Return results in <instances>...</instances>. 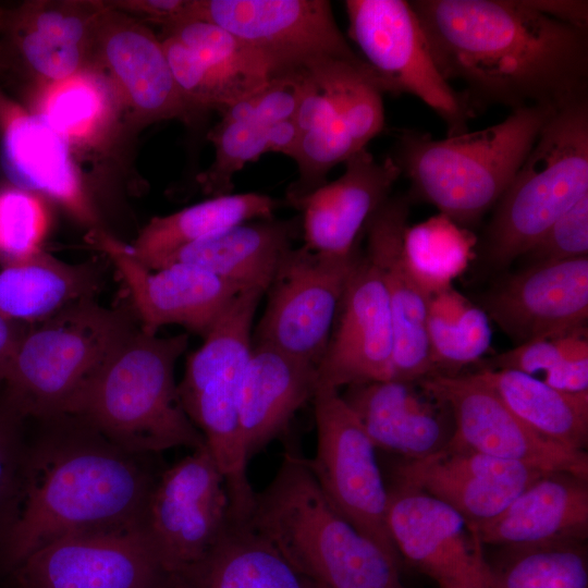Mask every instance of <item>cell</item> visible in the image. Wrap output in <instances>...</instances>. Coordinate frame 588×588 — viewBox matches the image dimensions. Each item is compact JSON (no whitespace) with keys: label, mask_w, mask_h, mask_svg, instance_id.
Instances as JSON below:
<instances>
[{"label":"cell","mask_w":588,"mask_h":588,"mask_svg":"<svg viewBox=\"0 0 588 588\" xmlns=\"http://www.w3.org/2000/svg\"><path fill=\"white\" fill-rule=\"evenodd\" d=\"M442 76L465 85L476 110L588 99V27L549 16L527 0L409 1Z\"/></svg>","instance_id":"obj_1"},{"label":"cell","mask_w":588,"mask_h":588,"mask_svg":"<svg viewBox=\"0 0 588 588\" xmlns=\"http://www.w3.org/2000/svg\"><path fill=\"white\" fill-rule=\"evenodd\" d=\"M39 421V436L22 450L3 535L13 568L56 540L143 524L160 474L152 454L125 450L76 416Z\"/></svg>","instance_id":"obj_2"},{"label":"cell","mask_w":588,"mask_h":588,"mask_svg":"<svg viewBox=\"0 0 588 588\" xmlns=\"http://www.w3.org/2000/svg\"><path fill=\"white\" fill-rule=\"evenodd\" d=\"M243 522L323 588H405L400 560L334 510L308 460L295 451L285 452L271 482L255 493Z\"/></svg>","instance_id":"obj_3"},{"label":"cell","mask_w":588,"mask_h":588,"mask_svg":"<svg viewBox=\"0 0 588 588\" xmlns=\"http://www.w3.org/2000/svg\"><path fill=\"white\" fill-rule=\"evenodd\" d=\"M188 335L158 336L135 326L117 345L71 414L117 445L142 454L205 445L175 382Z\"/></svg>","instance_id":"obj_4"},{"label":"cell","mask_w":588,"mask_h":588,"mask_svg":"<svg viewBox=\"0 0 588 588\" xmlns=\"http://www.w3.org/2000/svg\"><path fill=\"white\" fill-rule=\"evenodd\" d=\"M556 111L515 109L498 124L444 139L404 130L391 157L409 179L413 196L467 229L495 206Z\"/></svg>","instance_id":"obj_5"},{"label":"cell","mask_w":588,"mask_h":588,"mask_svg":"<svg viewBox=\"0 0 588 588\" xmlns=\"http://www.w3.org/2000/svg\"><path fill=\"white\" fill-rule=\"evenodd\" d=\"M125 309L86 297L27 324L3 379V395L24 419L71 415L121 340L135 327Z\"/></svg>","instance_id":"obj_6"},{"label":"cell","mask_w":588,"mask_h":588,"mask_svg":"<svg viewBox=\"0 0 588 588\" xmlns=\"http://www.w3.org/2000/svg\"><path fill=\"white\" fill-rule=\"evenodd\" d=\"M265 293H238L187 358L177 383L181 403L199 430L222 471L230 497L231 516L246 519L255 499L238 419V399L253 348L252 324Z\"/></svg>","instance_id":"obj_7"},{"label":"cell","mask_w":588,"mask_h":588,"mask_svg":"<svg viewBox=\"0 0 588 588\" xmlns=\"http://www.w3.org/2000/svg\"><path fill=\"white\" fill-rule=\"evenodd\" d=\"M588 195V99L547 122L494 206L486 252L495 266L526 255L548 229Z\"/></svg>","instance_id":"obj_8"},{"label":"cell","mask_w":588,"mask_h":588,"mask_svg":"<svg viewBox=\"0 0 588 588\" xmlns=\"http://www.w3.org/2000/svg\"><path fill=\"white\" fill-rule=\"evenodd\" d=\"M344 5L348 35L382 94L419 98L444 121L449 136L468 132L476 113L439 71L409 1L346 0Z\"/></svg>","instance_id":"obj_9"},{"label":"cell","mask_w":588,"mask_h":588,"mask_svg":"<svg viewBox=\"0 0 588 588\" xmlns=\"http://www.w3.org/2000/svg\"><path fill=\"white\" fill-rule=\"evenodd\" d=\"M311 401L317 446L308 465L319 487L344 519L400 560L387 526L388 488L376 446L339 390L318 384Z\"/></svg>","instance_id":"obj_10"},{"label":"cell","mask_w":588,"mask_h":588,"mask_svg":"<svg viewBox=\"0 0 588 588\" xmlns=\"http://www.w3.org/2000/svg\"><path fill=\"white\" fill-rule=\"evenodd\" d=\"M230 520L226 482L205 444L160 471L144 528L163 572L173 576L201 560Z\"/></svg>","instance_id":"obj_11"},{"label":"cell","mask_w":588,"mask_h":588,"mask_svg":"<svg viewBox=\"0 0 588 588\" xmlns=\"http://www.w3.org/2000/svg\"><path fill=\"white\" fill-rule=\"evenodd\" d=\"M189 15L233 34L281 71L311 73L333 60L365 64L327 0H191Z\"/></svg>","instance_id":"obj_12"},{"label":"cell","mask_w":588,"mask_h":588,"mask_svg":"<svg viewBox=\"0 0 588 588\" xmlns=\"http://www.w3.org/2000/svg\"><path fill=\"white\" fill-rule=\"evenodd\" d=\"M357 249L345 257L293 247L269 289L253 344H266L319 365L330 340Z\"/></svg>","instance_id":"obj_13"},{"label":"cell","mask_w":588,"mask_h":588,"mask_svg":"<svg viewBox=\"0 0 588 588\" xmlns=\"http://www.w3.org/2000/svg\"><path fill=\"white\" fill-rule=\"evenodd\" d=\"M449 405L454 431L446 443L518 462L543 473L588 478V454L562 446L524 424L478 372L420 379Z\"/></svg>","instance_id":"obj_14"},{"label":"cell","mask_w":588,"mask_h":588,"mask_svg":"<svg viewBox=\"0 0 588 588\" xmlns=\"http://www.w3.org/2000/svg\"><path fill=\"white\" fill-rule=\"evenodd\" d=\"M161 42L175 84L197 114L223 111L281 72L264 53L204 20L189 19L164 28Z\"/></svg>","instance_id":"obj_15"},{"label":"cell","mask_w":588,"mask_h":588,"mask_svg":"<svg viewBox=\"0 0 588 588\" xmlns=\"http://www.w3.org/2000/svg\"><path fill=\"white\" fill-rule=\"evenodd\" d=\"M13 569L20 588H155L167 576L144 523L56 540Z\"/></svg>","instance_id":"obj_16"},{"label":"cell","mask_w":588,"mask_h":588,"mask_svg":"<svg viewBox=\"0 0 588 588\" xmlns=\"http://www.w3.org/2000/svg\"><path fill=\"white\" fill-rule=\"evenodd\" d=\"M387 526L399 555L440 588H486L482 543L444 502L396 482L388 488Z\"/></svg>","instance_id":"obj_17"},{"label":"cell","mask_w":588,"mask_h":588,"mask_svg":"<svg viewBox=\"0 0 588 588\" xmlns=\"http://www.w3.org/2000/svg\"><path fill=\"white\" fill-rule=\"evenodd\" d=\"M91 240L119 271L146 331L156 333L162 326L180 324L204 338L243 292L237 285L188 264L148 269L136 259L130 245L103 230L91 231Z\"/></svg>","instance_id":"obj_18"},{"label":"cell","mask_w":588,"mask_h":588,"mask_svg":"<svg viewBox=\"0 0 588 588\" xmlns=\"http://www.w3.org/2000/svg\"><path fill=\"white\" fill-rule=\"evenodd\" d=\"M394 336L388 295L377 268L358 250L327 350L318 384L339 390L391 380Z\"/></svg>","instance_id":"obj_19"},{"label":"cell","mask_w":588,"mask_h":588,"mask_svg":"<svg viewBox=\"0 0 588 588\" xmlns=\"http://www.w3.org/2000/svg\"><path fill=\"white\" fill-rule=\"evenodd\" d=\"M93 65H101L138 124L171 119L191 122L197 115L175 84L161 39L124 12L109 7L103 14L95 37Z\"/></svg>","instance_id":"obj_20"},{"label":"cell","mask_w":588,"mask_h":588,"mask_svg":"<svg viewBox=\"0 0 588 588\" xmlns=\"http://www.w3.org/2000/svg\"><path fill=\"white\" fill-rule=\"evenodd\" d=\"M409 200L408 196H390L364 230V254L381 277L391 311L394 336L392 379L403 381H416L433 373L427 331L431 295L411 271L404 252Z\"/></svg>","instance_id":"obj_21"},{"label":"cell","mask_w":588,"mask_h":588,"mask_svg":"<svg viewBox=\"0 0 588 588\" xmlns=\"http://www.w3.org/2000/svg\"><path fill=\"white\" fill-rule=\"evenodd\" d=\"M483 310L516 345L585 329L588 257L534 262L491 291Z\"/></svg>","instance_id":"obj_22"},{"label":"cell","mask_w":588,"mask_h":588,"mask_svg":"<svg viewBox=\"0 0 588 588\" xmlns=\"http://www.w3.org/2000/svg\"><path fill=\"white\" fill-rule=\"evenodd\" d=\"M543 474L518 462L446 444L403 464L396 482L444 502L474 525L495 517Z\"/></svg>","instance_id":"obj_23"},{"label":"cell","mask_w":588,"mask_h":588,"mask_svg":"<svg viewBox=\"0 0 588 588\" xmlns=\"http://www.w3.org/2000/svg\"><path fill=\"white\" fill-rule=\"evenodd\" d=\"M1 162L10 184L49 198L85 225L98 216L70 143L40 115L0 94Z\"/></svg>","instance_id":"obj_24"},{"label":"cell","mask_w":588,"mask_h":588,"mask_svg":"<svg viewBox=\"0 0 588 588\" xmlns=\"http://www.w3.org/2000/svg\"><path fill=\"white\" fill-rule=\"evenodd\" d=\"M343 174L304 198L302 234L309 249L333 257L350 256L371 216L390 197L401 170L391 156L378 161L364 149L345 162Z\"/></svg>","instance_id":"obj_25"},{"label":"cell","mask_w":588,"mask_h":588,"mask_svg":"<svg viewBox=\"0 0 588 588\" xmlns=\"http://www.w3.org/2000/svg\"><path fill=\"white\" fill-rule=\"evenodd\" d=\"M341 395L376 448L408 460L441 450L453 434L449 405L420 380L353 384Z\"/></svg>","instance_id":"obj_26"},{"label":"cell","mask_w":588,"mask_h":588,"mask_svg":"<svg viewBox=\"0 0 588 588\" xmlns=\"http://www.w3.org/2000/svg\"><path fill=\"white\" fill-rule=\"evenodd\" d=\"M338 107L333 115L302 135L292 159L298 179L286 191L294 208L327 183V174L366 149L384 128L382 91L366 68L350 65L338 81Z\"/></svg>","instance_id":"obj_27"},{"label":"cell","mask_w":588,"mask_h":588,"mask_svg":"<svg viewBox=\"0 0 588 588\" xmlns=\"http://www.w3.org/2000/svg\"><path fill=\"white\" fill-rule=\"evenodd\" d=\"M469 526L482 544L502 548L584 542L588 535L587 478L546 473L495 517Z\"/></svg>","instance_id":"obj_28"},{"label":"cell","mask_w":588,"mask_h":588,"mask_svg":"<svg viewBox=\"0 0 588 588\" xmlns=\"http://www.w3.org/2000/svg\"><path fill=\"white\" fill-rule=\"evenodd\" d=\"M317 367L266 344H253L244 371L238 419L247 460L283 433L313 399Z\"/></svg>","instance_id":"obj_29"},{"label":"cell","mask_w":588,"mask_h":588,"mask_svg":"<svg viewBox=\"0 0 588 588\" xmlns=\"http://www.w3.org/2000/svg\"><path fill=\"white\" fill-rule=\"evenodd\" d=\"M301 233V217L249 220L179 249L161 267L188 264L210 271L242 291L257 289L266 293Z\"/></svg>","instance_id":"obj_30"},{"label":"cell","mask_w":588,"mask_h":588,"mask_svg":"<svg viewBox=\"0 0 588 588\" xmlns=\"http://www.w3.org/2000/svg\"><path fill=\"white\" fill-rule=\"evenodd\" d=\"M173 577L186 588H317L269 541L232 518L206 555Z\"/></svg>","instance_id":"obj_31"},{"label":"cell","mask_w":588,"mask_h":588,"mask_svg":"<svg viewBox=\"0 0 588 588\" xmlns=\"http://www.w3.org/2000/svg\"><path fill=\"white\" fill-rule=\"evenodd\" d=\"M2 264L0 314L24 324L39 322L77 301L94 297L100 280L98 266L70 264L44 249Z\"/></svg>","instance_id":"obj_32"},{"label":"cell","mask_w":588,"mask_h":588,"mask_svg":"<svg viewBox=\"0 0 588 588\" xmlns=\"http://www.w3.org/2000/svg\"><path fill=\"white\" fill-rule=\"evenodd\" d=\"M279 201L258 193L208 198L176 212L152 218L130 248L148 269L160 268L179 249L255 219L273 217Z\"/></svg>","instance_id":"obj_33"},{"label":"cell","mask_w":588,"mask_h":588,"mask_svg":"<svg viewBox=\"0 0 588 588\" xmlns=\"http://www.w3.org/2000/svg\"><path fill=\"white\" fill-rule=\"evenodd\" d=\"M477 372L534 431L562 446L586 452L588 392H564L515 370L480 369Z\"/></svg>","instance_id":"obj_34"},{"label":"cell","mask_w":588,"mask_h":588,"mask_svg":"<svg viewBox=\"0 0 588 588\" xmlns=\"http://www.w3.org/2000/svg\"><path fill=\"white\" fill-rule=\"evenodd\" d=\"M122 105L108 76L90 65L61 81L36 86L32 112L40 115L70 145H91L114 121Z\"/></svg>","instance_id":"obj_35"},{"label":"cell","mask_w":588,"mask_h":588,"mask_svg":"<svg viewBox=\"0 0 588 588\" xmlns=\"http://www.w3.org/2000/svg\"><path fill=\"white\" fill-rule=\"evenodd\" d=\"M427 331L433 373L443 375L480 362L492 338L487 313L453 286L431 295Z\"/></svg>","instance_id":"obj_36"},{"label":"cell","mask_w":588,"mask_h":588,"mask_svg":"<svg viewBox=\"0 0 588 588\" xmlns=\"http://www.w3.org/2000/svg\"><path fill=\"white\" fill-rule=\"evenodd\" d=\"M488 564L486 588H588L584 542L561 541L503 547Z\"/></svg>","instance_id":"obj_37"},{"label":"cell","mask_w":588,"mask_h":588,"mask_svg":"<svg viewBox=\"0 0 588 588\" xmlns=\"http://www.w3.org/2000/svg\"><path fill=\"white\" fill-rule=\"evenodd\" d=\"M475 235L439 213L408 225L404 252L411 271L430 295L452 286V282L474 257Z\"/></svg>","instance_id":"obj_38"},{"label":"cell","mask_w":588,"mask_h":588,"mask_svg":"<svg viewBox=\"0 0 588 588\" xmlns=\"http://www.w3.org/2000/svg\"><path fill=\"white\" fill-rule=\"evenodd\" d=\"M269 126L255 121L221 118L208 134L215 147V159L198 179L204 193L212 197L231 194L234 175L248 162L270 152Z\"/></svg>","instance_id":"obj_39"},{"label":"cell","mask_w":588,"mask_h":588,"mask_svg":"<svg viewBox=\"0 0 588 588\" xmlns=\"http://www.w3.org/2000/svg\"><path fill=\"white\" fill-rule=\"evenodd\" d=\"M50 213L40 195L12 184L0 187V258L2 262L41 250Z\"/></svg>","instance_id":"obj_40"},{"label":"cell","mask_w":588,"mask_h":588,"mask_svg":"<svg viewBox=\"0 0 588 588\" xmlns=\"http://www.w3.org/2000/svg\"><path fill=\"white\" fill-rule=\"evenodd\" d=\"M588 352L587 329L568 334L519 344L493 357L482 359L481 369H509L531 377L542 373L544 380L568 359Z\"/></svg>","instance_id":"obj_41"},{"label":"cell","mask_w":588,"mask_h":588,"mask_svg":"<svg viewBox=\"0 0 588 588\" xmlns=\"http://www.w3.org/2000/svg\"><path fill=\"white\" fill-rule=\"evenodd\" d=\"M310 78L305 70L281 71L262 89L228 107L221 114L223 118L255 121L264 125L293 120Z\"/></svg>","instance_id":"obj_42"},{"label":"cell","mask_w":588,"mask_h":588,"mask_svg":"<svg viewBox=\"0 0 588 588\" xmlns=\"http://www.w3.org/2000/svg\"><path fill=\"white\" fill-rule=\"evenodd\" d=\"M526 255L534 262L588 257V195L565 211Z\"/></svg>","instance_id":"obj_43"},{"label":"cell","mask_w":588,"mask_h":588,"mask_svg":"<svg viewBox=\"0 0 588 588\" xmlns=\"http://www.w3.org/2000/svg\"><path fill=\"white\" fill-rule=\"evenodd\" d=\"M22 417L0 399V507L10 495L22 454L20 426Z\"/></svg>","instance_id":"obj_44"},{"label":"cell","mask_w":588,"mask_h":588,"mask_svg":"<svg viewBox=\"0 0 588 588\" xmlns=\"http://www.w3.org/2000/svg\"><path fill=\"white\" fill-rule=\"evenodd\" d=\"M107 3L113 10L160 24L163 28L191 19V0H119Z\"/></svg>","instance_id":"obj_45"},{"label":"cell","mask_w":588,"mask_h":588,"mask_svg":"<svg viewBox=\"0 0 588 588\" xmlns=\"http://www.w3.org/2000/svg\"><path fill=\"white\" fill-rule=\"evenodd\" d=\"M537 11L549 16L588 27V2L577 0H527Z\"/></svg>","instance_id":"obj_46"},{"label":"cell","mask_w":588,"mask_h":588,"mask_svg":"<svg viewBox=\"0 0 588 588\" xmlns=\"http://www.w3.org/2000/svg\"><path fill=\"white\" fill-rule=\"evenodd\" d=\"M26 326L0 314V383L3 382L11 358Z\"/></svg>","instance_id":"obj_47"},{"label":"cell","mask_w":588,"mask_h":588,"mask_svg":"<svg viewBox=\"0 0 588 588\" xmlns=\"http://www.w3.org/2000/svg\"><path fill=\"white\" fill-rule=\"evenodd\" d=\"M298 139L299 133L294 119L280 121L268 127L270 152H281L292 158Z\"/></svg>","instance_id":"obj_48"},{"label":"cell","mask_w":588,"mask_h":588,"mask_svg":"<svg viewBox=\"0 0 588 588\" xmlns=\"http://www.w3.org/2000/svg\"><path fill=\"white\" fill-rule=\"evenodd\" d=\"M155 588H186L175 577L167 575Z\"/></svg>","instance_id":"obj_49"},{"label":"cell","mask_w":588,"mask_h":588,"mask_svg":"<svg viewBox=\"0 0 588 588\" xmlns=\"http://www.w3.org/2000/svg\"><path fill=\"white\" fill-rule=\"evenodd\" d=\"M0 33H1V17H0Z\"/></svg>","instance_id":"obj_50"},{"label":"cell","mask_w":588,"mask_h":588,"mask_svg":"<svg viewBox=\"0 0 588 588\" xmlns=\"http://www.w3.org/2000/svg\"><path fill=\"white\" fill-rule=\"evenodd\" d=\"M316 585H317V584H316ZM317 588H323V587H321V586L317 585Z\"/></svg>","instance_id":"obj_51"}]
</instances>
